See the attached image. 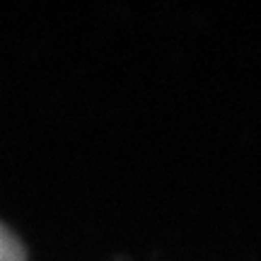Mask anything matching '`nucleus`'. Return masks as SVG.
I'll return each mask as SVG.
<instances>
[{"mask_svg":"<svg viewBox=\"0 0 261 261\" xmlns=\"http://www.w3.org/2000/svg\"><path fill=\"white\" fill-rule=\"evenodd\" d=\"M0 261H27V252L17 234L0 223Z\"/></svg>","mask_w":261,"mask_h":261,"instance_id":"1","label":"nucleus"}]
</instances>
